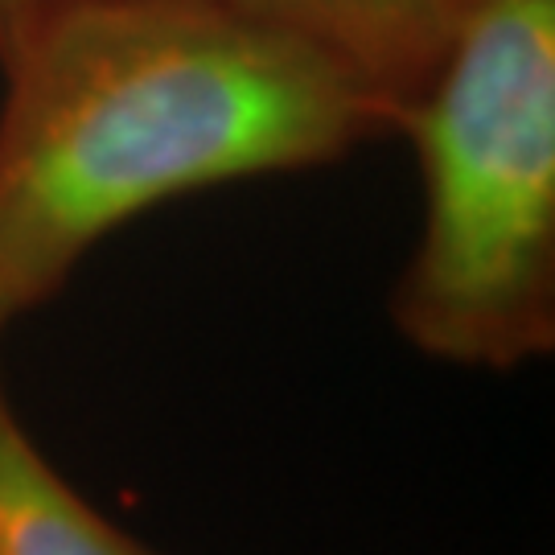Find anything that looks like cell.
<instances>
[{"label": "cell", "instance_id": "3", "mask_svg": "<svg viewBox=\"0 0 555 555\" xmlns=\"http://www.w3.org/2000/svg\"><path fill=\"white\" fill-rule=\"evenodd\" d=\"M346 70L391 116L486 0H227Z\"/></svg>", "mask_w": 555, "mask_h": 555}, {"label": "cell", "instance_id": "1", "mask_svg": "<svg viewBox=\"0 0 555 555\" xmlns=\"http://www.w3.org/2000/svg\"><path fill=\"white\" fill-rule=\"evenodd\" d=\"M0 66V337L144 210L391 132L346 70L227 0H62Z\"/></svg>", "mask_w": 555, "mask_h": 555}, {"label": "cell", "instance_id": "5", "mask_svg": "<svg viewBox=\"0 0 555 555\" xmlns=\"http://www.w3.org/2000/svg\"><path fill=\"white\" fill-rule=\"evenodd\" d=\"M54 4H62V0H0V50L17 38L29 21H38Z\"/></svg>", "mask_w": 555, "mask_h": 555}, {"label": "cell", "instance_id": "2", "mask_svg": "<svg viewBox=\"0 0 555 555\" xmlns=\"http://www.w3.org/2000/svg\"><path fill=\"white\" fill-rule=\"evenodd\" d=\"M424 227L391 318L420 354L515 371L555 346V0H486L396 112Z\"/></svg>", "mask_w": 555, "mask_h": 555}, {"label": "cell", "instance_id": "4", "mask_svg": "<svg viewBox=\"0 0 555 555\" xmlns=\"http://www.w3.org/2000/svg\"><path fill=\"white\" fill-rule=\"evenodd\" d=\"M0 555H153L38 453L0 387Z\"/></svg>", "mask_w": 555, "mask_h": 555}]
</instances>
